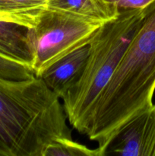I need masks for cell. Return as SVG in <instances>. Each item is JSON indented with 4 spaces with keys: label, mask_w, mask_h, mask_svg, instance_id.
<instances>
[{
    "label": "cell",
    "mask_w": 155,
    "mask_h": 156,
    "mask_svg": "<svg viewBox=\"0 0 155 156\" xmlns=\"http://www.w3.org/2000/svg\"><path fill=\"white\" fill-rule=\"evenodd\" d=\"M35 77L30 66L11 59L0 54V79L21 81Z\"/></svg>",
    "instance_id": "11"
},
{
    "label": "cell",
    "mask_w": 155,
    "mask_h": 156,
    "mask_svg": "<svg viewBox=\"0 0 155 156\" xmlns=\"http://www.w3.org/2000/svg\"><path fill=\"white\" fill-rule=\"evenodd\" d=\"M119 9H143L154 0H105Z\"/></svg>",
    "instance_id": "12"
},
{
    "label": "cell",
    "mask_w": 155,
    "mask_h": 156,
    "mask_svg": "<svg viewBox=\"0 0 155 156\" xmlns=\"http://www.w3.org/2000/svg\"><path fill=\"white\" fill-rule=\"evenodd\" d=\"M28 29L0 20V54L31 67L32 54Z\"/></svg>",
    "instance_id": "7"
},
{
    "label": "cell",
    "mask_w": 155,
    "mask_h": 156,
    "mask_svg": "<svg viewBox=\"0 0 155 156\" xmlns=\"http://www.w3.org/2000/svg\"><path fill=\"white\" fill-rule=\"evenodd\" d=\"M43 156H100L97 149L74 141L72 138H62L50 143Z\"/></svg>",
    "instance_id": "10"
},
{
    "label": "cell",
    "mask_w": 155,
    "mask_h": 156,
    "mask_svg": "<svg viewBox=\"0 0 155 156\" xmlns=\"http://www.w3.org/2000/svg\"><path fill=\"white\" fill-rule=\"evenodd\" d=\"M155 156V105L128 122L109 142L104 155Z\"/></svg>",
    "instance_id": "5"
},
{
    "label": "cell",
    "mask_w": 155,
    "mask_h": 156,
    "mask_svg": "<svg viewBox=\"0 0 155 156\" xmlns=\"http://www.w3.org/2000/svg\"><path fill=\"white\" fill-rule=\"evenodd\" d=\"M49 9L63 11L104 24L118 16L119 9L105 0H48Z\"/></svg>",
    "instance_id": "8"
},
{
    "label": "cell",
    "mask_w": 155,
    "mask_h": 156,
    "mask_svg": "<svg viewBox=\"0 0 155 156\" xmlns=\"http://www.w3.org/2000/svg\"><path fill=\"white\" fill-rule=\"evenodd\" d=\"M48 0H0V20L34 27L47 9Z\"/></svg>",
    "instance_id": "9"
},
{
    "label": "cell",
    "mask_w": 155,
    "mask_h": 156,
    "mask_svg": "<svg viewBox=\"0 0 155 156\" xmlns=\"http://www.w3.org/2000/svg\"><path fill=\"white\" fill-rule=\"evenodd\" d=\"M59 98L38 77L0 79V156H43L62 138H72Z\"/></svg>",
    "instance_id": "2"
},
{
    "label": "cell",
    "mask_w": 155,
    "mask_h": 156,
    "mask_svg": "<svg viewBox=\"0 0 155 156\" xmlns=\"http://www.w3.org/2000/svg\"><path fill=\"white\" fill-rule=\"evenodd\" d=\"M102 24L81 15L47 8L36 25L28 29L35 76L39 77L62 57L88 45Z\"/></svg>",
    "instance_id": "4"
},
{
    "label": "cell",
    "mask_w": 155,
    "mask_h": 156,
    "mask_svg": "<svg viewBox=\"0 0 155 156\" xmlns=\"http://www.w3.org/2000/svg\"><path fill=\"white\" fill-rule=\"evenodd\" d=\"M155 91V0L126 48L96 105L86 136L100 156L129 121L151 107Z\"/></svg>",
    "instance_id": "1"
},
{
    "label": "cell",
    "mask_w": 155,
    "mask_h": 156,
    "mask_svg": "<svg viewBox=\"0 0 155 156\" xmlns=\"http://www.w3.org/2000/svg\"><path fill=\"white\" fill-rule=\"evenodd\" d=\"M145 15L143 9H119L100 26L88 44L89 55L78 82L62 98L69 124L82 135L91 127L96 105Z\"/></svg>",
    "instance_id": "3"
},
{
    "label": "cell",
    "mask_w": 155,
    "mask_h": 156,
    "mask_svg": "<svg viewBox=\"0 0 155 156\" xmlns=\"http://www.w3.org/2000/svg\"><path fill=\"white\" fill-rule=\"evenodd\" d=\"M88 55V45L81 47L50 66L38 78L61 99L81 79Z\"/></svg>",
    "instance_id": "6"
}]
</instances>
